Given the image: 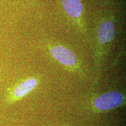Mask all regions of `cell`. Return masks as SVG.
I'll return each mask as SVG.
<instances>
[{
  "label": "cell",
  "instance_id": "cell-1",
  "mask_svg": "<svg viewBox=\"0 0 126 126\" xmlns=\"http://www.w3.org/2000/svg\"><path fill=\"white\" fill-rule=\"evenodd\" d=\"M39 85V79L35 77H29L20 80L7 88L4 101L8 105L19 101L32 92Z\"/></svg>",
  "mask_w": 126,
  "mask_h": 126
},
{
  "label": "cell",
  "instance_id": "cell-2",
  "mask_svg": "<svg viewBox=\"0 0 126 126\" xmlns=\"http://www.w3.org/2000/svg\"><path fill=\"white\" fill-rule=\"evenodd\" d=\"M125 103V95L120 92L111 91L94 97L92 105L94 111H106L124 106Z\"/></svg>",
  "mask_w": 126,
  "mask_h": 126
},
{
  "label": "cell",
  "instance_id": "cell-3",
  "mask_svg": "<svg viewBox=\"0 0 126 126\" xmlns=\"http://www.w3.org/2000/svg\"><path fill=\"white\" fill-rule=\"evenodd\" d=\"M50 54L55 60L72 71H77L79 69L75 54L71 50L61 45L53 46L50 50Z\"/></svg>",
  "mask_w": 126,
  "mask_h": 126
},
{
  "label": "cell",
  "instance_id": "cell-4",
  "mask_svg": "<svg viewBox=\"0 0 126 126\" xmlns=\"http://www.w3.org/2000/svg\"><path fill=\"white\" fill-rule=\"evenodd\" d=\"M115 26L111 20L102 21L97 29V42L99 47L111 43L114 39Z\"/></svg>",
  "mask_w": 126,
  "mask_h": 126
},
{
  "label": "cell",
  "instance_id": "cell-5",
  "mask_svg": "<svg viewBox=\"0 0 126 126\" xmlns=\"http://www.w3.org/2000/svg\"><path fill=\"white\" fill-rule=\"evenodd\" d=\"M63 8L67 15L74 20H79L82 14V6L80 0H61Z\"/></svg>",
  "mask_w": 126,
  "mask_h": 126
}]
</instances>
